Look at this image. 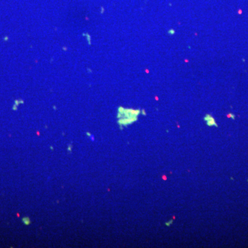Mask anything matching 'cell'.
Returning a JSON list of instances; mask_svg holds the SVG:
<instances>
[{"instance_id":"6da1fadb","label":"cell","mask_w":248,"mask_h":248,"mask_svg":"<svg viewBox=\"0 0 248 248\" xmlns=\"http://www.w3.org/2000/svg\"><path fill=\"white\" fill-rule=\"evenodd\" d=\"M139 110H134L131 109H124L123 108H119L118 118L123 116L124 118L119 119V123L121 126H127L130 124L137 120V116L139 114Z\"/></svg>"},{"instance_id":"7a4b0ae2","label":"cell","mask_w":248,"mask_h":248,"mask_svg":"<svg viewBox=\"0 0 248 248\" xmlns=\"http://www.w3.org/2000/svg\"><path fill=\"white\" fill-rule=\"evenodd\" d=\"M204 120L206 121L208 126H217L216 121L214 120V117H212L210 114H206L204 117Z\"/></svg>"},{"instance_id":"3957f363","label":"cell","mask_w":248,"mask_h":248,"mask_svg":"<svg viewBox=\"0 0 248 248\" xmlns=\"http://www.w3.org/2000/svg\"><path fill=\"white\" fill-rule=\"evenodd\" d=\"M23 221H24V223H25V225H28L30 223V220H29L28 218H24L23 219Z\"/></svg>"},{"instance_id":"277c9868","label":"cell","mask_w":248,"mask_h":248,"mask_svg":"<svg viewBox=\"0 0 248 248\" xmlns=\"http://www.w3.org/2000/svg\"><path fill=\"white\" fill-rule=\"evenodd\" d=\"M172 222H173V221H172V220H170V221H167V222L165 223V225H166V226H170V225H171L172 224Z\"/></svg>"},{"instance_id":"5b68a950","label":"cell","mask_w":248,"mask_h":248,"mask_svg":"<svg viewBox=\"0 0 248 248\" xmlns=\"http://www.w3.org/2000/svg\"><path fill=\"white\" fill-rule=\"evenodd\" d=\"M169 33H172V35H173V34H174V31H173V30H172V29H171V30H170V31H169Z\"/></svg>"}]
</instances>
